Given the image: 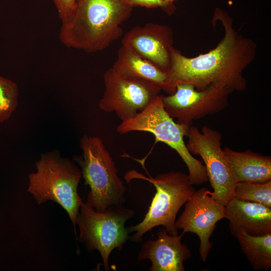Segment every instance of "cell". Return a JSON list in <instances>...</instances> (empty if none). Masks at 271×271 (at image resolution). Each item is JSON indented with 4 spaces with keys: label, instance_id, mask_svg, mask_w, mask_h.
Returning a JSON list of instances; mask_svg holds the SVG:
<instances>
[{
    "label": "cell",
    "instance_id": "7c38bea8",
    "mask_svg": "<svg viewBox=\"0 0 271 271\" xmlns=\"http://www.w3.org/2000/svg\"><path fill=\"white\" fill-rule=\"evenodd\" d=\"M172 36L168 27L150 23L132 28L125 34L121 42L167 72L173 49Z\"/></svg>",
    "mask_w": 271,
    "mask_h": 271
},
{
    "label": "cell",
    "instance_id": "8fae6325",
    "mask_svg": "<svg viewBox=\"0 0 271 271\" xmlns=\"http://www.w3.org/2000/svg\"><path fill=\"white\" fill-rule=\"evenodd\" d=\"M211 194L205 187L195 190L185 203L183 211L175 222L176 227L183 229L184 234L191 232L198 236L199 254L203 262L206 261L212 248L210 238L216 223L226 218L225 206L216 201Z\"/></svg>",
    "mask_w": 271,
    "mask_h": 271
},
{
    "label": "cell",
    "instance_id": "ffe728a7",
    "mask_svg": "<svg viewBox=\"0 0 271 271\" xmlns=\"http://www.w3.org/2000/svg\"><path fill=\"white\" fill-rule=\"evenodd\" d=\"M62 24L67 23L74 13L77 0H53Z\"/></svg>",
    "mask_w": 271,
    "mask_h": 271
},
{
    "label": "cell",
    "instance_id": "d6986e66",
    "mask_svg": "<svg viewBox=\"0 0 271 271\" xmlns=\"http://www.w3.org/2000/svg\"><path fill=\"white\" fill-rule=\"evenodd\" d=\"M18 96L17 85L0 76V122L11 116L18 105Z\"/></svg>",
    "mask_w": 271,
    "mask_h": 271
},
{
    "label": "cell",
    "instance_id": "e0dca14e",
    "mask_svg": "<svg viewBox=\"0 0 271 271\" xmlns=\"http://www.w3.org/2000/svg\"><path fill=\"white\" fill-rule=\"evenodd\" d=\"M238 239L241 249L256 270L266 271L271 268V232L252 235L238 229L232 232Z\"/></svg>",
    "mask_w": 271,
    "mask_h": 271
},
{
    "label": "cell",
    "instance_id": "5b68a950",
    "mask_svg": "<svg viewBox=\"0 0 271 271\" xmlns=\"http://www.w3.org/2000/svg\"><path fill=\"white\" fill-rule=\"evenodd\" d=\"M80 146L82 157L76 161L81 167L85 185L90 187L87 202L97 211L112 205H123L126 187L102 140L84 135L80 139Z\"/></svg>",
    "mask_w": 271,
    "mask_h": 271
},
{
    "label": "cell",
    "instance_id": "3957f363",
    "mask_svg": "<svg viewBox=\"0 0 271 271\" xmlns=\"http://www.w3.org/2000/svg\"><path fill=\"white\" fill-rule=\"evenodd\" d=\"M124 179L127 182L134 179L147 181L156 190L144 219L138 224L127 227L129 233L134 232L129 239L141 242L146 233L160 225L170 234L178 235L175 225L177 214L195 191L188 175L180 171H171L152 177L131 170L125 174Z\"/></svg>",
    "mask_w": 271,
    "mask_h": 271
},
{
    "label": "cell",
    "instance_id": "52a82bcc",
    "mask_svg": "<svg viewBox=\"0 0 271 271\" xmlns=\"http://www.w3.org/2000/svg\"><path fill=\"white\" fill-rule=\"evenodd\" d=\"M76 219L79 228V240L89 252L97 250L102 259L104 270H109L108 260L113 250L119 251L129 238L126 222L135 211L123 205L110 206L97 211L88 202H83Z\"/></svg>",
    "mask_w": 271,
    "mask_h": 271
},
{
    "label": "cell",
    "instance_id": "8992f818",
    "mask_svg": "<svg viewBox=\"0 0 271 271\" xmlns=\"http://www.w3.org/2000/svg\"><path fill=\"white\" fill-rule=\"evenodd\" d=\"M189 128L177 123L166 111L162 95H158L143 111L133 117L121 122L116 130L121 134L131 131L152 133L156 142L165 143L174 150L186 165L190 183L199 185L208 180L205 166L188 151L184 142Z\"/></svg>",
    "mask_w": 271,
    "mask_h": 271
},
{
    "label": "cell",
    "instance_id": "30bf717a",
    "mask_svg": "<svg viewBox=\"0 0 271 271\" xmlns=\"http://www.w3.org/2000/svg\"><path fill=\"white\" fill-rule=\"evenodd\" d=\"M233 91L219 86L197 89L190 83L176 86L175 91L162 95V102L168 114L177 123L189 128L194 120L217 113L228 105V96Z\"/></svg>",
    "mask_w": 271,
    "mask_h": 271
},
{
    "label": "cell",
    "instance_id": "7402d4cb",
    "mask_svg": "<svg viewBox=\"0 0 271 271\" xmlns=\"http://www.w3.org/2000/svg\"><path fill=\"white\" fill-rule=\"evenodd\" d=\"M165 2H166L168 4H171V5H174L173 3L174 1L176 0H163Z\"/></svg>",
    "mask_w": 271,
    "mask_h": 271
},
{
    "label": "cell",
    "instance_id": "2e32d148",
    "mask_svg": "<svg viewBox=\"0 0 271 271\" xmlns=\"http://www.w3.org/2000/svg\"><path fill=\"white\" fill-rule=\"evenodd\" d=\"M237 182L264 183L271 181V157L250 150L223 149Z\"/></svg>",
    "mask_w": 271,
    "mask_h": 271
},
{
    "label": "cell",
    "instance_id": "44dd1931",
    "mask_svg": "<svg viewBox=\"0 0 271 271\" xmlns=\"http://www.w3.org/2000/svg\"><path fill=\"white\" fill-rule=\"evenodd\" d=\"M133 7L141 6L147 8L161 7L168 14L173 12L175 10L174 5L167 3L163 0H127Z\"/></svg>",
    "mask_w": 271,
    "mask_h": 271
},
{
    "label": "cell",
    "instance_id": "9c48e42d",
    "mask_svg": "<svg viewBox=\"0 0 271 271\" xmlns=\"http://www.w3.org/2000/svg\"><path fill=\"white\" fill-rule=\"evenodd\" d=\"M103 79L105 90L99 107L105 112H114L121 122L145 109L162 90L154 84L121 76L112 68L105 72Z\"/></svg>",
    "mask_w": 271,
    "mask_h": 271
},
{
    "label": "cell",
    "instance_id": "ba28073f",
    "mask_svg": "<svg viewBox=\"0 0 271 271\" xmlns=\"http://www.w3.org/2000/svg\"><path fill=\"white\" fill-rule=\"evenodd\" d=\"M186 137V145L189 152L199 155L205 163L208 180L213 189L211 196L225 206L234 197L237 182L221 148V133L208 126L200 130L191 125Z\"/></svg>",
    "mask_w": 271,
    "mask_h": 271
},
{
    "label": "cell",
    "instance_id": "ac0fdd59",
    "mask_svg": "<svg viewBox=\"0 0 271 271\" xmlns=\"http://www.w3.org/2000/svg\"><path fill=\"white\" fill-rule=\"evenodd\" d=\"M234 197L271 208V181L264 183L237 182Z\"/></svg>",
    "mask_w": 271,
    "mask_h": 271
},
{
    "label": "cell",
    "instance_id": "5bb4252c",
    "mask_svg": "<svg viewBox=\"0 0 271 271\" xmlns=\"http://www.w3.org/2000/svg\"><path fill=\"white\" fill-rule=\"evenodd\" d=\"M225 206L231 233L238 229L255 236L271 232V208L235 197Z\"/></svg>",
    "mask_w": 271,
    "mask_h": 271
},
{
    "label": "cell",
    "instance_id": "277c9868",
    "mask_svg": "<svg viewBox=\"0 0 271 271\" xmlns=\"http://www.w3.org/2000/svg\"><path fill=\"white\" fill-rule=\"evenodd\" d=\"M36 167L37 171L29 175L28 192L39 204L51 200L60 205L68 213L77 239L76 219L83 202L77 191L81 171L54 152L42 155Z\"/></svg>",
    "mask_w": 271,
    "mask_h": 271
},
{
    "label": "cell",
    "instance_id": "9a60e30c",
    "mask_svg": "<svg viewBox=\"0 0 271 271\" xmlns=\"http://www.w3.org/2000/svg\"><path fill=\"white\" fill-rule=\"evenodd\" d=\"M111 68L121 76L145 81L166 90L167 72L142 57L128 45L122 44Z\"/></svg>",
    "mask_w": 271,
    "mask_h": 271
},
{
    "label": "cell",
    "instance_id": "7a4b0ae2",
    "mask_svg": "<svg viewBox=\"0 0 271 271\" xmlns=\"http://www.w3.org/2000/svg\"><path fill=\"white\" fill-rule=\"evenodd\" d=\"M133 8L127 0H77L72 18L61 25L59 39L86 53L102 51L122 35L121 25Z\"/></svg>",
    "mask_w": 271,
    "mask_h": 271
},
{
    "label": "cell",
    "instance_id": "4fadbf2b",
    "mask_svg": "<svg viewBox=\"0 0 271 271\" xmlns=\"http://www.w3.org/2000/svg\"><path fill=\"white\" fill-rule=\"evenodd\" d=\"M184 233L173 235L166 228L160 229L155 240H148L141 247L138 260L148 259L152 263L150 271H184V262L191 256V250L182 244Z\"/></svg>",
    "mask_w": 271,
    "mask_h": 271
},
{
    "label": "cell",
    "instance_id": "6da1fadb",
    "mask_svg": "<svg viewBox=\"0 0 271 271\" xmlns=\"http://www.w3.org/2000/svg\"><path fill=\"white\" fill-rule=\"evenodd\" d=\"M223 40L208 53L189 58L174 48L170 66L167 71L165 91L173 94L176 86L190 83L199 90L219 86L241 91L246 83L241 71L245 65L242 61V49L230 30H226Z\"/></svg>",
    "mask_w": 271,
    "mask_h": 271
}]
</instances>
